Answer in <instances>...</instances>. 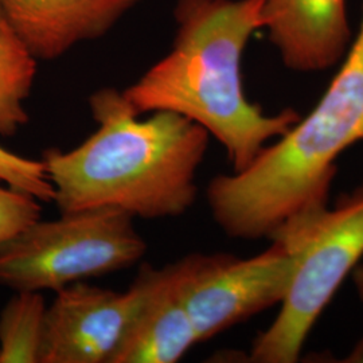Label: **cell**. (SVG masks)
Wrapping results in <instances>:
<instances>
[{"mask_svg": "<svg viewBox=\"0 0 363 363\" xmlns=\"http://www.w3.org/2000/svg\"><path fill=\"white\" fill-rule=\"evenodd\" d=\"M142 0H0V10L38 61L100 38Z\"/></svg>", "mask_w": 363, "mask_h": 363, "instance_id": "obj_9", "label": "cell"}, {"mask_svg": "<svg viewBox=\"0 0 363 363\" xmlns=\"http://www.w3.org/2000/svg\"><path fill=\"white\" fill-rule=\"evenodd\" d=\"M97 128L77 147L42 154L60 213L116 208L142 220L181 217L193 208L206 130L174 112L142 118L123 91L89 97Z\"/></svg>", "mask_w": 363, "mask_h": 363, "instance_id": "obj_1", "label": "cell"}, {"mask_svg": "<svg viewBox=\"0 0 363 363\" xmlns=\"http://www.w3.org/2000/svg\"><path fill=\"white\" fill-rule=\"evenodd\" d=\"M352 277H354V284H355V288H357L358 296L363 301V265H358L352 271Z\"/></svg>", "mask_w": 363, "mask_h": 363, "instance_id": "obj_16", "label": "cell"}, {"mask_svg": "<svg viewBox=\"0 0 363 363\" xmlns=\"http://www.w3.org/2000/svg\"><path fill=\"white\" fill-rule=\"evenodd\" d=\"M143 291L140 273L127 291L85 281L57 291L46 308L39 363H109Z\"/></svg>", "mask_w": 363, "mask_h": 363, "instance_id": "obj_7", "label": "cell"}, {"mask_svg": "<svg viewBox=\"0 0 363 363\" xmlns=\"http://www.w3.org/2000/svg\"><path fill=\"white\" fill-rule=\"evenodd\" d=\"M0 183L35 196L40 202H52L54 187L42 160L18 155L0 145Z\"/></svg>", "mask_w": 363, "mask_h": 363, "instance_id": "obj_13", "label": "cell"}, {"mask_svg": "<svg viewBox=\"0 0 363 363\" xmlns=\"http://www.w3.org/2000/svg\"><path fill=\"white\" fill-rule=\"evenodd\" d=\"M292 242L272 240L252 257L229 253H190L169 264L171 277L205 342L280 304L298 265Z\"/></svg>", "mask_w": 363, "mask_h": 363, "instance_id": "obj_6", "label": "cell"}, {"mask_svg": "<svg viewBox=\"0 0 363 363\" xmlns=\"http://www.w3.org/2000/svg\"><path fill=\"white\" fill-rule=\"evenodd\" d=\"M38 60L0 10V136L16 135L28 123L25 103L33 91Z\"/></svg>", "mask_w": 363, "mask_h": 363, "instance_id": "obj_11", "label": "cell"}, {"mask_svg": "<svg viewBox=\"0 0 363 363\" xmlns=\"http://www.w3.org/2000/svg\"><path fill=\"white\" fill-rule=\"evenodd\" d=\"M265 0H178L171 50L123 91L139 113L174 112L191 120L225 148L233 171L300 120L288 108L267 115L247 99L242 57L262 28Z\"/></svg>", "mask_w": 363, "mask_h": 363, "instance_id": "obj_2", "label": "cell"}, {"mask_svg": "<svg viewBox=\"0 0 363 363\" xmlns=\"http://www.w3.org/2000/svg\"><path fill=\"white\" fill-rule=\"evenodd\" d=\"M272 240L298 247V265L279 315L255 337L249 361L295 363L313 325L362 259L363 186L335 208Z\"/></svg>", "mask_w": 363, "mask_h": 363, "instance_id": "obj_5", "label": "cell"}, {"mask_svg": "<svg viewBox=\"0 0 363 363\" xmlns=\"http://www.w3.org/2000/svg\"><path fill=\"white\" fill-rule=\"evenodd\" d=\"M261 16L283 64L294 72L327 70L350 48L346 0H265Z\"/></svg>", "mask_w": 363, "mask_h": 363, "instance_id": "obj_8", "label": "cell"}, {"mask_svg": "<svg viewBox=\"0 0 363 363\" xmlns=\"http://www.w3.org/2000/svg\"><path fill=\"white\" fill-rule=\"evenodd\" d=\"M345 363H363V335L351 349L350 352L345 357Z\"/></svg>", "mask_w": 363, "mask_h": 363, "instance_id": "obj_15", "label": "cell"}, {"mask_svg": "<svg viewBox=\"0 0 363 363\" xmlns=\"http://www.w3.org/2000/svg\"><path fill=\"white\" fill-rule=\"evenodd\" d=\"M40 201L10 186H0V245L42 218Z\"/></svg>", "mask_w": 363, "mask_h": 363, "instance_id": "obj_14", "label": "cell"}, {"mask_svg": "<svg viewBox=\"0 0 363 363\" xmlns=\"http://www.w3.org/2000/svg\"><path fill=\"white\" fill-rule=\"evenodd\" d=\"M48 304L42 292L19 291L0 312V363H39Z\"/></svg>", "mask_w": 363, "mask_h": 363, "instance_id": "obj_12", "label": "cell"}, {"mask_svg": "<svg viewBox=\"0 0 363 363\" xmlns=\"http://www.w3.org/2000/svg\"><path fill=\"white\" fill-rule=\"evenodd\" d=\"M363 142V21L325 94L240 171L208 182L214 222L241 241L272 240L328 208L337 162Z\"/></svg>", "mask_w": 363, "mask_h": 363, "instance_id": "obj_3", "label": "cell"}, {"mask_svg": "<svg viewBox=\"0 0 363 363\" xmlns=\"http://www.w3.org/2000/svg\"><path fill=\"white\" fill-rule=\"evenodd\" d=\"M142 300L109 363H175L199 343L169 264H143Z\"/></svg>", "mask_w": 363, "mask_h": 363, "instance_id": "obj_10", "label": "cell"}, {"mask_svg": "<svg viewBox=\"0 0 363 363\" xmlns=\"http://www.w3.org/2000/svg\"><path fill=\"white\" fill-rule=\"evenodd\" d=\"M133 220L106 208L39 218L0 245V286L15 292H57L130 268L148 249Z\"/></svg>", "mask_w": 363, "mask_h": 363, "instance_id": "obj_4", "label": "cell"}]
</instances>
